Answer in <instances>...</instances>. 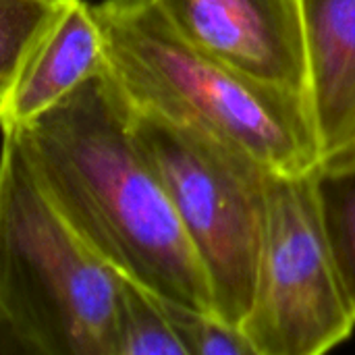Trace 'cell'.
I'll list each match as a JSON object with an SVG mask.
<instances>
[{
	"label": "cell",
	"mask_w": 355,
	"mask_h": 355,
	"mask_svg": "<svg viewBox=\"0 0 355 355\" xmlns=\"http://www.w3.org/2000/svg\"><path fill=\"white\" fill-rule=\"evenodd\" d=\"M119 281L35 181L12 135L0 148V327L42 355H116Z\"/></svg>",
	"instance_id": "3957f363"
},
{
	"label": "cell",
	"mask_w": 355,
	"mask_h": 355,
	"mask_svg": "<svg viewBox=\"0 0 355 355\" xmlns=\"http://www.w3.org/2000/svg\"><path fill=\"white\" fill-rule=\"evenodd\" d=\"M60 0H0V94L12 83Z\"/></svg>",
	"instance_id": "30bf717a"
},
{
	"label": "cell",
	"mask_w": 355,
	"mask_h": 355,
	"mask_svg": "<svg viewBox=\"0 0 355 355\" xmlns=\"http://www.w3.org/2000/svg\"><path fill=\"white\" fill-rule=\"evenodd\" d=\"M108 77L129 110L196 129L279 175L320 171L306 98L264 85L181 40L148 0L96 6Z\"/></svg>",
	"instance_id": "7a4b0ae2"
},
{
	"label": "cell",
	"mask_w": 355,
	"mask_h": 355,
	"mask_svg": "<svg viewBox=\"0 0 355 355\" xmlns=\"http://www.w3.org/2000/svg\"><path fill=\"white\" fill-rule=\"evenodd\" d=\"M129 116L208 277L214 314L241 329L258 281L270 171L196 129L148 112Z\"/></svg>",
	"instance_id": "277c9868"
},
{
	"label": "cell",
	"mask_w": 355,
	"mask_h": 355,
	"mask_svg": "<svg viewBox=\"0 0 355 355\" xmlns=\"http://www.w3.org/2000/svg\"><path fill=\"white\" fill-rule=\"evenodd\" d=\"M8 135L42 191L108 268L162 300L214 312L208 277L108 73Z\"/></svg>",
	"instance_id": "6da1fadb"
},
{
	"label": "cell",
	"mask_w": 355,
	"mask_h": 355,
	"mask_svg": "<svg viewBox=\"0 0 355 355\" xmlns=\"http://www.w3.org/2000/svg\"><path fill=\"white\" fill-rule=\"evenodd\" d=\"M193 48L264 85L310 104V58L302 0H148Z\"/></svg>",
	"instance_id": "8992f818"
},
{
	"label": "cell",
	"mask_w": 355,
	"mask_h": 355,
	"mask_svg": "<svg viewBox=\"0 0 355 355\" xmlns=\"http://www.w3.org/2000/svg\"><path fill=\"white\" fill-rule=\"evenodd\" d=\"M162 306L185 355H254L243 331L225 322L214 312L168 300H162Z\"/></svg>",
	"instance_id": "8fae6325"
},
{
	"label": "cell",
	"mask_w": 355,
	"mask_h": 355,
	"mask_svg": "<svg viewBox=\"0 0 355 355\" xmlns=\"http://www.w3.org/2000/svg\"><path fill=\"white\" fill-rule=\"evenodd\" d=\"M322 179L355 173V0H302Z\"/></svg>",
	"instance_id": "ba28073f"
},
{
	"label": "cell",
	"mask_w": 355,
	"mask_h": 355,
	"mask_svg": "<svg viewBox=\"0 0 355 355\" xmlns=\"http://www.w3.org/2000/svg\"><path fill=\"white\" fill-rule=\"evenodd\" d=\"M108 71L96 6L60 0L12 83L0 94V131H15Z\"/></svg>",
	"instance_id": "52a82bcc"
},
{
	"label": "cell",
	"mask_w": 355,
	"mask_h": 355,
	"mask_svg": "<svg viewBox=\"0 0 355 355\" xmlns=\"http://www.w3.org/2000/svg\"><path fill=\"white\" fill-rule=\"evenodd\" d=\"M355 310L327 229L320 171L268 173L266 225L252 308L254 355H316L343 343Z\"/></svg>",
	"instance_id": "5b68a950"
},
{
	"label": "cell",
	"mask_w": 355,
	"mask_h": 355,
	"mask_svg": "<svg viewBox=\"0 0 355 355\" xmlns=\"http://www.w3.org/2000/svg\"><path fill=\"white\" fill-rule=\"evenodd\" d=\"M116 355H185L162 300L125 277L119 281Z\"/></svg>",
	"instance_id": "9c48e42d"
},
{
	"label": "cell",
	"mask_w": 355,
	"mask_h": 355,
	"mask_svg": "<svg viewBox=\"0 0 355 355\" xmlns=\"http://www.w3.org/2000/svg\"><path fill=\"white\" fill-rule=\"evenodd\" d=\"M322 202L335 258L355 310V173L322 179Z\"/></svg>",
	"instance_id": "7c38bea8"
}]
</instances>
